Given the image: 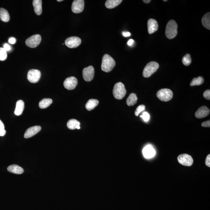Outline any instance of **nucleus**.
<instances>
[{
    "mask_svg": "<svg viewBox=\"0 0 210 210\" xmlns=\"http://www.w3.org/2000/svg\"><path fill=\"white\" fill-rule=\"evenodd\" d=\"M158 25L156 20L153 19H149L148 22V32L149 34H152L158 30Z\"/></svg>",
    "mask_w": 210,
    "mask_h": 210,
    "instance_id": "2eb2a0df",
    "label": "nucleus"
},
{
    "mask_svg": "<svg viewBox=\"0 0 210 210\" xmlns=\"http://www.w3.org/2000/svg\"><path fill=\"white\" fill-rule=\"evenodd\" d=\"M202 127H210V120H208L206 122H204L202 123Z\"/></svg>",
    "mask_w": 210,
    "mask_h": 210,
    "instance_id": "473e14b6",
    "label": "nucleus"
},
{
    "mask_svg": "<svg viewBox=\"0 0 210 210\" xmlns=\"http://www.w3.org/2000/svg\"><path fill=\"white\" fill-rule=\"evenodd\" d=\"M4 48L6 51H10L11 49V47L8 44L5 43L4 45Z\"/></svg>",
    "mask_w": 210,
    "mask_h": 210,
    "instance_id": "f704fd0d",
    "label": "nucleus"
},
{
    "mask_svg": "<svg viewBox=\"0 0 210 210\" xmlns=\"http://www.w3.org/2000/svg\"><path fill=\"white\" fill-rule=\"evenodd\" d=\"M127 93L124 85L122 82H117L114 85L113 94L116 99L121 100L123 99Z\"/></svg>",
    "mask_w": 210,
    "mask_h": 210,
    "instance_id": "7ed1b4c3",
    "label": "nucleus"
},
{
    "mask_svg": "<svg viewBox=\"0 0 210 210\" xmlns=\"http://www.w3.org/2000/svg\"><path fill=\"white\" fill-rule=\"evenodd\" d=\"M203 97L207 100H210V90H206L203 94Z\"/></svg>",
    "mask_w": 210,
    "mask_h": 210,
    "instance_id": "2f4dec72",
    "label": "nucleus"
},
{
    "mask_svg": "<svg viewBox=\"0 0 210 210\" xmlns=\"http://www.w3.org/2000/svg\"><path fill=\"white\" fill-rule=\"evenodd\" d=\"M206 164L208 167H210V154L207 155V158H206Z\"/></svg>",
    "mask_w": 210,
    "mask_h": 210,
    "instance_id": "72a5a7b5",
    "label": "nucleus"
},
{
    "mask_svg": "<svg viewBox=\"0 0 210 210\" xmlns=\"http://www.w3.org/2000/svg\"><path fill=\"white\" fill-rule=\"evenodd\" d=\"M82 40L79 37L73 36L67 38L65 41V45L70 48H76L80 45Z\"/></svg>",
    "mask_w": 210,
    "mask_h": 210,
    "instance_id": "1a4fd4ad",
    "label": "nucleus"
},
{
    "mask_svg": "<svg viewBox=\"0 0 210 210\" xmlns=\"http://www.w3.org/2000/svg\"><path fill=\"white\" fill-rule=\"evenodd\" d=\"M67 127L70 130H74L75 129H79L80 128V123L75 119H71L67 123Z\"/></svg>",
    "mask_w": 210,
    "mask_h": 210,
    "instance_id": "aec40b11",
    "label": "nucleus"
},
{
    "mask_svg": "<svg viewBox=\"0 0 210 210\" xmlns=\"http://www.w3.org/2000/svg\"><path fill=\"white\" fill-rule=\"evenodd\" d=\"M7 58V51L2 47H0V60L4 61Z\"/></svg>",
    "mask_w": 210,
    "mask_h": 210,
    "instance_id": "c85d7f7f",
    "label": "nucleus"
},
{
    "mask_svg": "<svg viewBox=\"0 0 210 210\" xmlns=\"http://www.w3.org/2000/svg\"><path fill=\"white\" fill-rule=\"evenodd\" d=\"M134 42V40L132 39H130L127 42V44H128V46H132Z\"/></svg>",
    "mask_w": 210,
    "mask_h": 210,
    "instance_id": "ea45409f",
    "label": "nucleus"
},
{
    "mask_svg": "<svg viewBox=\"0 0 210 210\" xmlns=\"http://www.w3.org/2000/svg\"><path fill=\"white\" fill-rule=\"evenodd\" d=\"M177 159L180 164L185 166H191L194 162V160L192 157L189 154H182L179 155Z\"/></svg>",
    "mask_w": 210,
    "mask_h": 210,
    "instance_id": "9d476101",
    "label": "nucleus"
},
{
    "mask_svg": "<svg viewBox=\"0 0 210 210\" xmlns=\"http://www.w3.org/2000/svg\"><path fill=\"white\" fill-rule=\"evenodd\" d=\"M191 62V57L189 54H186L183 58L182 62L185 66H188L190 65Z\"/></svg>",
    "mask_w": 210,
    "mask_h": 210,
    "instance_id": "cd10ccee",
    "label": "nucleus"
},
{
    "mask_svg": "<svg viewBox=\"0 0 210 210\" xmlns=\"http://www.w3.org/2000/svg\"><path fill=\"white\" fill-rule=\"evenodd\" d=\"M33 5L36 14L37 15H41L42 13V1L41 0H33Z\"/></svg>",
    "mask_w": 210,
    "mask_h": 210,
    "instance_id": "a211bd4d",
    "label": "nucleus"
},
{
    "mask_svg": "<svg viewBox=\"0 0 210 210\" xmlns=\"http://www.w3.org/2000/svg\"><path fill=\"white\" fill-rule=\"evenodd\" d=\"M41 41V36L39 34H36L28 38L26 40L25 44L28 47L34 48L40 44Z\"/></svg>",
    "mask_w": 210,
    "mask_h": 210,
    "instance_id": "423d86ee",
    "label": "nucleus"
},
{
    "mask_svg": "<svg viewBox=\"0 0 210 210\" xmlns=\"http://www.w3.org/2000/svg\"><path fill=\"white\" fill-rule=\"evenodd\" d=\"M41 76V72L37 69H31L28 72L27 79L32 83H36L39 82Z\"/></svg>",
    "mask_w": 210,
    "mask_h": 210,
    "instance_id": "6e6552de",
    "label": "nucleus"
},
{
    "mask_svg": "<svg viewBox=\"0 0 210 210\" xmlns=\"http://www.w3.org/2000/svg\"><path fill=\"white\" fill-rule=\"evenodd\" d=\"M145 3L148 4L151 1L150 0H144L143 1Z\"/></svg>",
    "mask_w": 210,
    "mask_h": 210,
    "instance_id": "a19ab883",
    "label": "nucleus"
},
{
    "mask_svg": "<svg viewBox=\"0 0 210 210\" xmlns=\"http://www.w3.org/2000/svg\"><path fill=\"white\" fill-rule=\"evenodd\" d=\"M122 2V0H108L105 6L108 9H113L118 6Z\"/></svg>",
    "mask_w": 210,
    "mask_h": 210,
    "instance_id": "412c9836",
    "label": "nucleus"
},
{
    "mask_svg": "<svg viewBox=\"0 0 210 210\" xmlns=\"http://www.w3.org/2000/svg\"><path fill=\"white\" fill-rule=\"evenodd\" d=\"M137 101V97L136 94L132 93L129 95L127 100V104L128 106H132L136 104Z\"/></svg>",
    "mask_w": 210,
    "mask_h": 210,
    "instance_id": "393cba45",
    "label": "nucleus"
},
{
    "mask_svg": "<svg viewBox=\"0 0 210 210\" xmlns=\"http://www.w3.org/2000/svg\"><path fill=\"white\" fill-rule=\"evenodd\" d=\"M16 39L14 37H11L9 39V42L11 44H14L16 42Z\"/></svg>",
    "mask_w": 210,
    "mask_h": 210,
    "instance_id": "c9c22d12",
    "label": "nucleus"
},
{
    "mask_svg": "<svg viewBox=\"0 0 210 210\" xmlns=\"http://www.w3.org/2000/svg\"><path fill=\"white\" fill-rule=\"evenodd\" d=\"M140 117L142 118L144 121L148 122L150 118V116L147 112H144L142 113V115L140 116Z\"/></svg>",
    "mask_w": 210,
    "mask_h": 210,
    "instance_id": "7c9ffc66",
    "label": "nucleus"
},
{
    "mask_svg": "<svg viewBox=\"0 0 210 210\" xmlns=\"http://www.w3.org/2000/svg\"><path fill=\"white\" fill-rule=\"evenodd\" d=\"M94 68L92 66H89L85 68L82 70V76L86 82H91L94 76Z\"/></svg>",
    "mask_w": 210,
    "mask_h": 210,
    "instance_id": "0eeeda50",
    "label": "nucleus"
},
{
    "mask_svg": "<svg viewBox=\"0 0 210 210\" xmlns=\"http://www.w3.org/2000/svg\"><path fill=\"white\" fill-rule=\"evenodd\" d=\"M145 105H142V104L139 105V106L137 108L136 111L135 112V115L136 116H138L139 114H140L141 112L145 110Z\"/></svg>",
    "mask_w": 210,
    "mask_h": 210,
    "instance_id": "c756f323",
    "label": "nucleus"
},
{
    "mask_svg": "<svg viewBox=\"0 0 210 210\" xmlns=\"http://www.w3.org/2000/svg\"><path fill=\"white\" fill-rule=\"evenodd\" d=\"M6 134V131L5 129L0 130V136H4Z\"/></svg>",
    "mask_w": 210,
    "mask_h": 210,
    "instance_id": "e433bc0d",
    "label": "nucleus"
},
{
    "mask_svg": "<svg viewBox=\"0 0 210 210\" xmlns=\"http://www.w3.org/2000/svg\"><path fill=\"white\" fill-rule=\"evenodd\" d=\"M0 19L2 21L7 22L10 20V16L9 13L6 9L0 8Z\"/></svg>",
    "mask_w": 210,
    "mask_h": 210,
    "instance_id": "5701e85b",
    "label": "nucleus"
},
{
    "mask_svg": "<svg viewBox=\"0 0 210 210\" xmlns=\"http://www.w3.org/2000/svg\"><path fill=\"white\" fill-rule=\"evenodd\" d=\"M57 1H58V2H62V1H63V0H57Z\"/></svg>",
    "mask_w": 210,
    "mask_h": 210,
    "instance_id": "79ce46f5",
    "label": "nucleus"
},
{
    "mask_svg": "<svg viewBox=\"0 0 210 210\" xmlns=\"http://www.w3.org/2000/svg\"><path fill=\"white\" fill-rule=\"evenodd\" d=\"M123 35L125 37H129L131 35V33L129 32H123Z\"/></svg>",
    "mask_w": 210,
    "mask_h": 210,
    "instance_id": "4c0bfd02",
    "label": "nucleus"
},
{
    "mask_svg": "<svg viewBox=\"0 0 210 210\" xmlns=\"http://www.w3.org/2000/svg\"><path fill=\"white\" fill-rule=\"evenodd\" d=\"M143 154L145 158H150L155 155V151L154 149L150 145H148L144 148L142 151Z\"/></svg>",
    "mask_w": 210,
    "mask_h": 210,
    "instance_id": "dca6fc26",
    "label": "nucleus"
},
{
    "mask_svg": "<svg viewBox=\"0 0 210 210\" xmlns=\"http://www.w3.org/2000/svg\"><path fill=\"white\" fill-rule=\"evenodd\" d=\"M7 169L9 172L17 174H21L24 172V169L17 165H11L7 167Z\"/></svg>",
    "mask_w": 210,
    "mask_h": 210,
    "instance_id": "f3484780",
    "label": "nucleus"
},
{
    "mask_svg": "<svg viewBox=\"0 0 210 210\" xmlns=\"http://www.w3.org/2000/svg\"><path fill=\"white\" fill-rule=\"evenodd\" d=\"M53 102L52 99H44L40 102L39 106L41 109H45L48 107Z\"/></svg>",
    "mask_w": 210,
    "mask_h": 210,
    "instance_id": "a878e982",
    "label": "nucleus"
},
{
    "mask_svg": "<svg viewBox=\"0 0 210 210\" xmlns=\"http://www.w3.org/2000/svg\"><path fill=\"white\" fill-rule=\"evenodd\" d=\"M202 25L206 29H210V13H207L205 14L202 18Z\"/></svg>",
    "mask_w": 210,
    "mask_h": 210,
    "instance_id": "b1692460",
    "label": "nucleus"
},
{
    "mask_svg": "<svg viewBox=\"0 0 210 210\" xmlns=\"http://www.w3.org/2000/svg\"><path fill=\"white\" fill-rule=\"evenodd\" d=\"M99 103L98 100L96 99H90L86 104V109L89 111L92 110L98 105Z\"/></svg>",
    "mask_w": 210,
    "mask_h": 210,
    "instance_id": "4be33fe9",
    "label": "nucleus"
},
{
    "mask_svg": "<svg viewBox=\"0 0 210 210\" xmlns=\"http://www.w3.org/2000/svg\"><path fill=\"white\" fill-rule=\"evenodd\" d=\"M177 33V25L174 20H170L167 23L165 30L166 37L169 39H172L176 37Z\"/></svg>",
    "mask_w": 210,
    "mask_h": 210,
    "instance_id": "f03ea898",
    "label": "nucleus"
},
{
    "mask_svg": "<svg viewBox=\"0 0 210 210\" xmlns=\"http://www.w3.org/2000/svg\"><path fill=\"white\" fill-rule=\"evenodd\" d=\"M85 1L83 0H74L72 5V11L74 13L82 12L84 8Z\"/></svg>",
    "mask_w": 210,
    "mask_h": 210,
    "instance_id": "9b49d317",
    "label": "nucleus"
},
{
    "mask_svg": "<svg viewBox=\"0 0 210 210\" xmlns=\"http://www.w3.org/2000/svg\"><path fill=\"white\" fill-rule=\"evenodd\" d=\"M159 67V64L157 62H150L144 68L143 71V76L144 78H149L157 71Z\"/></svg>",
    "mask_w": 210,
    "mask_h": 210,
    "instance_id": "20e7f679",
    "label": "nucleus"
},
{
    "mask_svg": "<svg viewBox=\"0 0 210 210\" xmlns=\"http://www.w3.org/2000/svg\"><path fill=\"white\" fill-rule=\"evenodd\" d=\"M78 85V80L75 77H69L65 79L64 82V86L68 90H72L75 88Z\"/></svg>",
    "mask_w": 210,
    "mask_h": 210,
    "instance_id": "f8f14e48",
    "label": "nucleus"
},
{
    "mask_svg": "<svg viewBox=\"0 0 210 210\" xmlns=\"http://www.w3.org/2000/svg\"><path fill=\"white\" fill-rule=\"evenodd\" d=\"M210 109L206 106L201 107L197 110L195 113V116L197 118H202L209 115Z\"/></svg>",
    "mask_w": 210,
    "mask_h": 210,
    "instance_id": "ddd939ff",
    "label": "nucleus"
},
{
    "mask_svg": "<svg viewBox=\"0 0 210 210\" xmlns=\"http://www.w3.org/2000/svg\"><path fill=\"white\" fill-rule=\"evenodd\" d=\"M115 60L108 54H105L103 56L101 64V69L103 71L108 73L111 71L115 67Z\"/></svg>",
    "mask_w": 210,
    "mask_h": 210,
    "instance_id": "f257e3e1",
    "label": "nucleus"
},
{
    "mask_svg": "<svg viewBox=\"0 0 210 210\" xmlns=\"http://www.w3.org/2000/svg\"><path fill=\"white\" fill-rule=\"evenodd\" d=\"M157 97L161 101L168 102L172 98L173 93L169 89L163 88L159 90L157 92Z\"/></svg>",
    "mask_w": 210,
    "mask_h": 210,
    "instance_id": "39448f33",
    "label": "nucleus"
},
{
    "mask_svg": "<svg viewBox=\"0 0 210 210\" xmlns=\"http://www.w3.org/2000/svg\"><path fill=\"white\" fill-rule=\"evenodd\" d=\"M165 1V2H166V1H167V0H164V1Z\"/></svg>",
    "mask_w": 210,
    "mask_h": 210,
    "instance_id": "37998d69",
    "label": "nucleus"
},
{
    "mask_svg": "<svg viewBox=\"0 0 210 210\" xmlns=\"http://www.w3.org/2000/svg\"><path fill=\"white\" fill-rule=\"evenodd\" d=\"M4 125L3 122L0 120V130L4 129Z\"/></svg>",
    "mask_w": 210,
    "mask_h": 210,
    "instance_id": "58836bf2",
    "label": "nucleus"
},
{
    "mask_svg": "<svg viewBox=\"0 0 210 210\" xmlns=\"http://www.w3.org/2000/svg\"><path fill=\"white\" fill-rule=\"evenodd\" d=\"M204 82V79L201 76H198V78L193 79L190 83L191 86H199L201 85Z\"/></svg>",
    "mask_w": 210,
    "mask_h": 210,
    "instance_id": "bb28decb",
    "label": "nucleus"
},
{
    "mask_svg": "<svg viewBox=\"0 0 210 210\" xmlns=\"http://www.w3.org/2000/svg\"><path fill=\"white\" fill-rule=\"evenodd\" d=\"M41 129V127L39 126H35L30 127L26 131L24 134V137L25 138H29L32 137L40 132Z\"/></svg>",
    "mask_w": 210,
    "mask_h": 210,
    "instance_id": "4468645a",
    "label": "nucleus"
},
{
    "mask_svg": "<svg viewBox=\"0 0 210 210\" xmlns=\"http://www.w3.org/2000/svg\"><path fill=\"white\" fill-rule=\"evenodd\" d=\"M24 109V102L22 100H19L17 102L15 114L16 116L21 115Z\"/></svg>",
    "mask_w": 210,
    "mask_h": 210,
    "instance_id": "6ab92c4d",
    "label": "nucleus"
}]
</instances>
